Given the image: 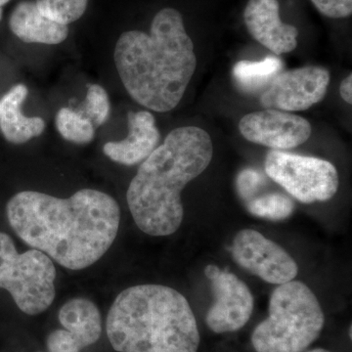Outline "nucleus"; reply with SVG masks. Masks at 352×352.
I'll list each match as a JSON object with an SVG mask.
<instances>
[{"label": "nucleus", "mask_w": 352, "mask_h": 352, "mask_svg": "<svg viewBox=\"0 0 352 352\" xmlns=\"http://www.w3.org/2000/svg\"><path fill=\"white\" fill-rule=\"evenodd\" d=\"M6 214L21 240L71 270L98 261L113 245L120 222L115 199L87 188L68 199L20 192L7 204Z\"/></svg>", "instance_id": "nucleus-1"}, {"label": "nucleus", "mask_w": 352, "mask_h": 352, "mask_svg": "<svg viewBox=\"0 0 352 352\" xmlns=\"http://www.w3.org/2000/svg\"><path fill=\"white\" fill-rule=\"evenodd\" d=\"M113 59L127 94L143 107L159 113L179 104L197 67L193 41L182 14L173 8L157 13L150 34L124 32Z\"/></svg>", "instance_id": "nucleus-2"}, {"label": "nucleus", "mask_w": 352, "mask_h": 352, "mask_svg": "<svg viewBox=\"0 0 352 352\" xmlns=\"http://www.w3.org/2000/svg\"><path fill=\"white\" fill-rule=\"evenodd\" d=\"M214 144L198 126H182L139 166L127 189L126 201L136 226L148 235L168 236L183 220L182 192L212 162Z\"/></svg>", "instance_id": "nucleus-3"}, {"label": "nucleus", "mask_w": 352, "mask_h": 352, "mask_svg": "<svg viewBox=\"0 0 352 352\" xmlns=\"http://www.w3.org/2000/svg\"><path fill=\"white\" fill-rule=\"evenodd\" d=\"M106 331L119 352H197L200 346L188 300L163 285L124 289L109 310Z\"/></svg>", "instance_id": "nucleus-4"}, {"label": "nucleus", "mask_w": 352, "mask_h": 352, "mask_svg": "<svg viewBox=\"0 0 352 352\" xmlns=\"http://www.w3.org/2000/svg\"><path fill=\"white\" fill-rule=\"evenodd\" d=\"M268 310V318L252 333L256 352H303L318 339L325 324L316 296L300 281L278 285Z\"/></svg>", "instance_id": "nucleus-5"}, {"label": "nucleus", "mask_w": 352, "mask_h": 352, "mask_svg": "<svg viewBox=\"0 0 352 352\" xmlns=\"http://www.w3.org/2000/svg\"><path fill=\"white\" fill-rule=\"evenodd\" d=\"M56 270L50 256L32 249L19 254L13 240L0 232V288L25 314H43L56 295Z\"/></svg>", "instance_id": "nucleus-6"}, {"label": "nucleus", "mask_w": 352, "mask_h": 352, "mask_svg": "<svg viewBox=\"0 0 352 352\" xmlns=\"http://www.w3.org/2000/svg\"><path fill=\"white\" fill-rule=\"evenodd\" d=\"M265 171L289 195L305 204L330 200L339 188L337 168L318 157L272 150L265 159Z\"/></svg>", "instance_id": "nucleus-7"}, {"label": "nucleus", "mask_w": 352, "mask_h": 352, "mask_svg": "<svg viewBox=\"0 0 352 352\" xmlns=\"http://www.w3.org/2000/svg\"><path fill=\"white\" fill-rule=\"evenodd\" d=\"M231 252L238 265L267 283H288L298 272L295 259L283 248L252 229L235 236Z\"/></svg>", "instance_id": "nucleus-8"}, {"label": "nucleus", "mask_w": 352, "mask_h": 352, "mask_svg": "<svg viewBox=\"0 0 352 352\" xmlns=\"http://www.w3.org/2000/svg\"><path fill=\"white\" fill-rule=\"evenodd\" d=\"M330 72L323 67L289 69L271 80L261 96L264 108L294 112L307 110L327 94Z\"/></svg>", "instance_id": "nucleus-9"}, {"label": "nucleus", "mask_w": 352, "mask_h": 352, "mask_svg": "<svg viewBox=\"0 0 352 352\" xmlns=\"http://www.w3.org/2000/svg\"><path fill=\"white\" fill-rule=\"evenodd\" d=\"M206 276L212 284L214 303L206 316L208 327L215 333H233L244 327L254 311L251 289L233 273L208 265Z\"/></svg>", "instance_id": "nucleus-10"}, {"label": "nucleus", "mask_w": 352, "mask_h": 352, "mask_svg": "<svg viewBox=\"0 0 352 352\" xmlns=\"http://www.w3.org/2000/svg\"><path fill=\"white\" fill-rule=\"evenodd\" d=\"M239 129L250 142L273 150L298 147L311 135V126L305 118L273 109L248 113L241 119Z\"/></svg>", "instance_id": "nucleus-11"}, {"label": "nucleus", "mask_w": 352, "mask_h": 352, "mask_svg": "<svg viewBox=\"0 0 352 352\" xmlns=\"http://www.w3.org/2000/svg\"><path fill=\"white\" fill-rule=\"evenodd\" d=\"M244 20L252 38L274 54L296 50L298 29L282 22L277 0H250L245 8Z\"/></svg>", "instance_id": "nucleus-12"}, {"label": "nucleus", "mask_w": 352, "mask_h": 352, "mask_svg": "<svg viewBox=\"0 0 352 352\" xmlns=\"http://www.w3.org/2000/svg\"><path fill=\"white\" fill-rule=\"evenodd\" d=\"M129 136L118 142L104 145L103 152L112 161L124 166H134L145 161L159 143V129L154 116L147 111L129 112Z\"/></svg>", "instance_id": "nucleus-13"}, {"label": "nucleus", "mask_w": 352, "mask_h": 352, "mask_svg": "<svg viewBox=\"0 0 352 352\" xmlns=\"http://www.w3.org/2000/svg\"><path fill=\"white\" fill-rule=\"evenodd\" d=\"M13 34L25 43L59 44L68 38V25L48 19L36 2L25 0L14 8L9 19Z\"/></svg>", "instance_id": "nucleus-14"}, {"label": "nucleus", "mask_w": 352, "mask_h": 352, "mask_svg": "<svg viewBox=\"0 0 352 352\" xmlns=\"http://www.w3.org/2000/svg\"><path fill=\"white\" fill-rule=\"evenodd\" d=\"M28 88L17 85L0 100V131L8 142L23 144L41 135L45 122L41 118L23 115L22 104L28 96Z\"/></svg>", "instance_id": "nucleus-15"}, {"label": "nucleus", "mask_w": 352, "mask_h": 352, "mask_svg": "<svg viewBox=\"0 0 352 352\" xmlns=\"http://www.w3.org/2000/svg\"><path fill=\"white\" fill-rule=\"evenodd\" d=\"M60 323L73 335L80 349L91 346L100 338L101 315L94 302L78 298L65 303L58 314Z\"/></svg>", "instance_id": "nucleus-16"}, {"label": "nucleus", "mask_w": 352, "mask_h": 352, "mask_svg": "<svg viewBox=\"0 0 352 352\" xmlns=\"http://www.w3.org/2000/svg\"><path fill=\"white\" fill-rule=\"evenodd\" d=\"M282 68L281 60L275 56H267L258 62L241 61L234 67V80L241 90L252 94L270 85Z\"/></svg>", "instance_id": "nucleus-17"}, {"label": "nucleus", "mask_w": 352, "mask_h": 352, "mask_svg": "<svg viewBox=\"0 0 352 352\" xmlns=\"http://www.w3.org/2000/svg\"><path fill=\"white\" fill-rule=\"evenodd\" d=\"M56 127L62 138L75 144H88L95 138V127L87 118L69 108L57 113Z\"/></svg>", "instance_id": "nucleus-18"}, {"label": "nucleus", "mask_w": 352, "mask_h": 352, "mask_svg": "<svg viewBox=\"0 0 352 352\" xmlns=\"http://www.w3.org/2000/svg\"><path fill=\"white\" fill-rule=\"evenodd\" d=\"M247 208L254 217L279 221L291 217L295 210V204L283 194L270 193L248 201Z\"/></svg>", "instance_id": "nucleus-19"}, {"label": "nucleus", "mask_w": 352, "mask_h": 352, "mask_svg": "<svg viewBox=\"0 0 352 352\" xmlns=\"http://www.w3.org/2000/svg\"><path fill=\"white\" fill-rule=\"evenodd\" d=\"M88 0H36L38 10L48 19L68 25L82 17Z\"/></svg>", "instance_id": "nucleus-20"}, {"label": "nucleus", "mask_w": 352, "mask_h": 352, "mask_svg": "<svg viewBox=\"0 0 352 352\" xmlns=\"http://www.w3.org/2000/svg\"><path fill=\"white\" fill-rule=\"evenodd\" d=\"M110 111V99L107 91L101 85H90L88 87L85 105L82 111L78 112L87 118L96 129L107 122Z\"/></svg>", "instance_id": "nucleus-21"}, {"label": "nucleus", "mask_w": 352, "mask_h": 352, "mask_svg": "<svg viewBox=\"0 0 352 352\" xmlns=\"http://www.w3.org/2000/svg\"><path fill=\"white\" fill-rule=\"evenodd\" d=\"M265 185V176L261 171L254 168H245L241 171L236 179L238 194L245 203L256 198L258 192H261Z\"/></svg>", "instance_id": "nucleus-22"}, {"label": "nucleus", "mask_w": 352, "mask_h": 352, "mask_svg": "<svg viewBox=\"0 0 352 352\" xmlns=\"http://www.w3.org/2000/svg\"><path fill=\"white\" fill-rule=\"evenodd\" d=\"M311 1L323 15L333 19L349 17L352 13V0H311Z\"/></svg>", "instance_id": "nucleus-23"}, {"label": "nucleus", "mask_w": 352, "mask_h": 352, "mask_svg": "<svg viewBox=\"0 0 352 352\" xmlns=\"http://www.w3.org/2000/svg\"><path fill=\"white\" fill-rule=\"evenodd\" d=\"M47 349L50 352H80L75 338L67 330H56L47 338Z\"/></svg>", "instance_id": "nucleus-24"}, {"label": "nucleus", "mask_w": 352, "mask_h": 352, "mask_svg": "<svg viewBox=\"0 0 352 352\" xmlns=\"http://www.w3.org/2000/svg\"><path fill=\"white\" fill-rule=\"evenodd\" d=\"M340 94L342 98L344 99L346 103H352V75L349 74V76H346L340 87Z\"/></svg>", "instance_id": "nucleus-25"}, {"label": "nucleus", "mask_w": 352, "mask_h": 352, "mask_svg": "<svg viewBox=\"0 0 352 352\" xmlns=\"http://www.w3.org/2000/svg\"><path fill=\"white\" fill-rule=\"evenodd\" d=\"M307 352H330V351H327V349H312V351H309Z\"/></svg>", "instance_id": "nucleus-26"}, {"label": "nucleus", "mask_w": 352, "mask_h": 352, "mask_svg": "<svg viewBox=\"0 0 352 352\" xmlns=\"http://www.w3.org/2000/svg\"><path fill=\"white\" fill-rule=\"evenodd\" d=\"M10 0H0V7L6 6Z\"/></svg>", "instance_id": "nucleus-27"}, {"label": "nucleus", "mask_w": 352, "mask_h": 352, "mask_svg": "<svg viewBox=\"0 0 352 352\" xmlns=\"http://www.w3.org/2000/svg\"><path fill=\"white\" fill-rule=\"evenodd\" d=\"M2 18V9L1 7H0V20H1Z\"/></svg>", "instance_id": "nucleus-28"}]
</instances>
